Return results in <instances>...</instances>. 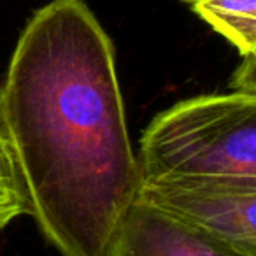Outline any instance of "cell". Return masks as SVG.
Segmentation results:
<instances>
[{"mask_svg": "<svg viewBox=\"0 0 256 256\" xmlns=\"http://www.w3.org/2000/svg\"><path fill=\"white\" fill-rule=\"evenodd\" d=\"M0 121L44 238L60 256H106L139 168L112 40L86 2L34 12L0 84Z\"/></svg>", "mask_w": 256, "mask_h": 256, "instance_id": "cell-1", "label": "cell"}, {"mask_svg": "<svg viewBox=\"0 0 256 256\" xmlns=\"http://www.w3.org/2000/svg\"><path fill=\"white\" fill-rule=\"evenodd\" d=\"M139 178H256V95L232 92L182 100L140 137Z\"/></svg>", "mask_w": 256, "mask_h": 256, "instance_id": "cell-2", "label": "cell"}, {"mask_svg": "<svg viewBox=\"0 0 256 256\" xmlns=\"http://www.w3.org/2000/svg\"><path fill=\"white\" fill-rule=\"evenodd\" d=\"M134 200L246 254L256 256V178H139Z\"/></svg>", "mask_w": 256, "mask_h": 256, "instance_id": "cell-3", "label": "cell"}, {"mask_svg": "<svg viewBox=\"0 0 256 256\" xmlns=\"http://www.w3.org/2000/svg\"><path fill=\"white\" fill-rule=\"evenodd\" d=\"M106 256H249L134 200Z\"/></svg>", "mask_w": 256, "mask_h": 256, "instance_id": "cell-4", "label": "cell"}, {"mask_svg": "<svg viewBox=\"0 0 256 256\" xmlns=\"http://www.w3.org/2000/svg\"><path fill=\"white\" fill-rule=\"evenodd\" d=\"M242 56L256 54V0H186Z\"/></svg>", "mask_w": 256, "mask_h": 256, "instance_id": "cell-5", "label": "cell"}, {"mask_svg": "<svg viewBox=\"0 0 256 256\" xmlns=\"http://www.w3.org/2000/svg\"><path fill=\"white\" fill-rule=\"evenodd\" d=\"M23 214H28L25 184L0 121V230Z\"/></svg>", "mask_w": 256, "mask_h": 256, "instance_id": "cell-6", "label": "cell"}, {"mask_svg": "<svg viewBox=\"0 0 256 256\" xmlns=\"http://www.w3.org/2000/svg\"><path fill=\"white\" fill-rule=\"evenodd\" d=\"M256 54H246L242 56V65L235 70L234 86L235 92L256 95Z\"/></svg>", "mask_w": 256, "mask_h": 256, "instance_id": "cell-7", "label": "cell"}]
</instances>
